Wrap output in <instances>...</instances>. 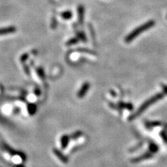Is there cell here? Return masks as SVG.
I'll list each match as a JSON object with an SVG mask.
<instances>
[{"label": "cell", "instance_id": "7a4b0ae2", "mask_svg": "<svg viewBox=\"0 0 167 167\" xmlns=\"http://www.w3.org/2000/svg\"><path fill=\"white\" fill-rule=\"evenodd\" d=\"M162 98H163V94L158 93V94H156L155 95H154L153 97H152L150 99L148 100L146 102H145L144 103H143V104L142 105V107H141L139 109L137 110V112H136L135 114L133 115V116H132V119H135V118L139 116V115H140L142 112H143L144 110L146 109L147 108H149L150 105L154 104L155 102H157L159 100L162 99Z\"/></svg>", "mask_w": 167, "mask_h": 167}, {"label": "cell", "instance_id": "5b68a950", "mask_svg": "<svg viewBox=\"0 0 167 167\" xmlns=\"http://www.w3.org/2000/svg\"><path fill=\"white\" fill-rule=\"evenodd\" d=\"M62 16L63 18L65 19H70L72 17V13L70 11H67V12H64L62 13Z\"/></svg>", "mask_w": 167, "mask_h": 167}, {"label": "cell", "instance_id": "277c9868", "mask_svg": "<svg viewBox=\"0 0 167 167\" xmlns=\"http://www.w3.org/2000/svg\"><path fill=\"white\" fill-rule=\"evenodd\" d=\"M62 145L63 149H65V146H66L68 143V138L66 136H63L62 140Z\"/></svg>", "mask_w": 167, "mask_h": 167}, {"label": "cell", "instance_id": "3957f363", "mask_svg": "<svg viewBox=\"0 0 167 167\" xmlns=\"http://www.w3.org/2000/svg\"><path fill=\"white\" fill-rule=\"evenodd\" d=\"M89 87H90V84H89V83H85L84 84L83 86H82V88L80 90H79V93H78V97L79 98H82L84 97V95H85L86 93L88 91Z\"/></svg>", "mask_w": 167, "mask_h": 167}, {"label": "cell", "instance_id": "6da1fadb", "mask_svg": "<svg viewBox=\"0 0 167 167\" xmlns=\"http://www.w3.org/2000/svg\"><path fill=\"white\" fill-rule=\"evenodd\" d=\"M154 25H155L154 21L150 20V21H149V22H147L146 23H145V24L142 25V26H140V27H137L136 29L133 30V31L125 38V42L126 43H130V42H131L132 41H133L136 36H138L139 35H140L142 32L146 31V30L150 29V28H151L152 26H154Z\"/></svg>", "mask_w": 167, "mask_h": 167}]
</instances>
